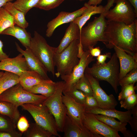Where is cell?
Returning a JSON list of instances; mask_svg holds the SVG:
<instances>
[{
    "mask_svg": "<svg viewBox=\"0 0 137 137\" xmlns=\"http://www.w3.org/2000/svg\"><path fill=\"white\" fill-rule=\"evenodd\" d=\"M104 44L107 48L119 47L137 60V20L132 24L108 21Z\"/></svg>",
    "mask_w": 137,
    "mask_h": 137,
    "instance_id": "obj_1",
    "label": "cell"
},
{
    "mask_svg": "<svg viewBox=\"0 0 137 137\" xmlns=\"http://www.w3.org/2000/svg\"><path fill=\"white\" fill-rule=\"evenodd\" d=\"M115 0H108L105 11L98 17H95L94 20L81 29L79 42L81 43L84 51L94 47L98 42L104 44L105 41L104 33L108 21L105 16L111 8L113 6Z\"/></svg>",
    "mask_w": 137,
    "mask_h": 137,
    "instance_id": "obj_2",
    "label": "cell"
},
{
    "mask_svg": "<svg viewBox=\"0 0 137 137\" xmlns=\"http://www.w3.org/2000/svg\"><path fill=\"white\" fill-rule=\"evenodd\" d=\"M119 60L114 53L107 63L103 64L94 63L91 67H87L84 73L89 74L99 80L108 82L117 94L119 85Z\"/></svg>",
    "mask_w": 137,
    "mask_h": 137,
    "instance_id": "obj_3",
    "label": "cell"
},
{
    "mask_svg": "<svg viewBox=\"0 0 137 137\" xmlns=\"http://www.w3.org/2000/svg\"><path fill=\"white\" fill-rule=\"evenodd\" d=\"M79 40H74L64 50L59 53H55L53 58L54 64L57 67V77L68 75L78 64V45Z\"/></svg>",
    "mask_w": 137,
    "mask_h": 137,
    "instance_id": "obj_4",
    "label": "cell"
},
{
    "mask_svg": "<svg viewBox=\"0 0 137 137\" xmlns=\"http://www.w3.org/2000/svg\"><path fill=\"white\" fill-rule=\"evenodd\" d=\"M29 49L54 77L55 75L53 58L56 47L50 46L42 36L35 31L31 37Z\"/></svg>",
    "mask_w": 137,
    "mask_h": 137,
    "instance_id": "obj_5",
    "label": "cell"
},
{
    "mask_svg": "<svg viewBox=\"0 0 137 137\" xmlns=\"http://www.w3.org/2000/svg\"><path fill=\"white\" fill-rule=\"evenodd\" d=\"M64 81L56 82V86L54 93L47 98L42 104L47 107L55 119L58 132H63L67 116L66 107L62 101V96Z\"/></svg>",
    "mask_w": 137,
    "mask_h": 137,
    "instance_id": "obj_6",
    "label": "cell"
},
{
    "mask_svg": "<svg viewBox=\"0 0 137 137\" xmlns=\"http://www.w3.org/2000/svg\"><path fill=\"white\" fill-rule=\"evenodd\" d=\"M47 98L25 90L20 83L0 94V101L8 102L17 107L26 104H42Z\"/></svg>",
    "mask_w": 137,
    "mask_h": 137,
    "instance_id": "obj_7",
    "label": "cell"
},
{
    "mask_svg": "<svg viewBox=\"0 0 137 137\" xmlns=\"http://www.w3.org/2000/svg\"><path fill=\"white\" fill-rule=\"evenodd\" d=\"M28 111L35 123L51 133L54 137L61 136L57 130L55 118L48 108L42 104H26L21 106Z\"/></svg>",
    "mask_w": 137,
    "mask_h": 137,
    "instance_id": "obj_8",
    "label": "cell"
},
{
    "mask_svg": "<svg viewBox=\"0 0 137 137\" xmlns=\"http://www.w3.org/2000/svg\"><path fill=\"white\" fill-rule=\"evenodd\" d=\"M115 6L107 12L105 18L109 21L123 22L130 25L137 19L134 8L127 0H115Z\"/></svg>",
    "mask_w": 137,
    "mask_h": 137,
    "instance_id": "obj_9",
    "label": "cell"
},
{
    "mask_svg": "<svg viewBox=\"0 0 137 137\" xmlns=\"http://www.w3.org/2000/svg\"><path fill=\"white\" fill-rule=\"evenodd\" d=\"M90 54L89 50L84 51L80 58L78 64L69 75L61 77L64 81L63 94H65L75 88L79 79L84 75L86 68L95 60Z\"/></svg>",
    "mask_w": 137,
    "mask_h": 137,
    "instance_id": "obj_10",
    "label": "cell"
},
{
    "mask_svg": "<svg viewBox=\"0 0 137 137\" xmlns=\"http://www.w3.org/2000/svg\"><path fill=\"white\" fill-rule=\"evenodd\" d=\"M82 123L84 126L91 133L99 137H121L118 132L98 120L94 114L85 112Z\"/></svg>",
    "mask_w": 137,
    "mask_h": 137,
    "instance_id": "obj_11",
    "label": "cell"
},
{
    "mask_svg": "<svg viewBox=\"0 0 137 137\" xmlns=\"http://www.w3.org/2000/svg\"><path fill=\"white\" fill-rule=\"evenodd\" d=\"M84 75L91 84L93 96L97 100L99 107L105 109L115 108L118 103L114 96L106 94L100 87L98 80L89 74L84 73Z\"/></svg>",
    "mask_w": 137,
    "mask_h": 137,
    "instance_id": "obj_12",
    "label": "cell"
},
{
    "mask_svg": "<svg viewBox=\"0 0 137 137\" xmlns=\"http://www.w3.org/2000/svg\"><path fill=\"white\" fill-rule=\"evenodd\" d=\"M62 99L66 108L67 115L78 126L82 128L85 127L82 123L83 117L85 111L84 104L76 102L66 94L62 95Z\"/></svg>",
    "mask_w": 137,
    "mask_h": 137,
    "instance_id": "obj_13",
    "label": "cell"
},
{
    "mask_svg": "<svg viewBox=\"0 0 137 137\" xmlns=\"http://www.w3.org/2000/svg\"><path fill=\"white\" fill-rule=\"evenodd\" d=\"M87 7L84 6L72 12L62 11L55 18L49 21L47 25L46 36L50 37L53 35L56 29L63 24L73 22L76 18L80 16L85 11Z\"/></svg>",
    "mask_w": 137,
    "mask_h": 137,
    "instance_id": "obj_14",
    "label": "cell"
},
{
    "mask_svg": "<svg viewBox=\"0 0 137 137\" xmlns=\"http://www.w3.org/2000/svg\"><path fill=\"white\" fill-rule=\"evenodd\" d=\"M23 56L20 53L15 57L3 59L0 62V70L10 72L19 76L25 71H31Z\"/></svg>",
    "mask_w": 137,
    "mask_h": 137,
    "instance_id": "obj_15",
    "label": "cell"
},
{
    "mask_svg": "<svg viewBox=\"0 0 137 137\" xmlns=\"http://www.w3.org/2000/svg\"><path fill=\"white\" fill-rule=\"evenodd\" d=\"M15 43L17 51L22 54L25 58L30 70L38 73L44 79H50L48 75V71L46 68L31 50L26 49L23 50L16 42Z\"/></svg>",
    "mask_w": 137,
    "mask_h": 137,
    "instance_id": "obj_16",
    "label": "cell"
},
{
    "mask_svg": "<svg viewBox=\"0 0 137 137\" xmlns=\"http://www.w3.org/2000/svg\"><path fill=\"white\" fill-rule=\"evenodd\" d=\"M120 64L119 80L133 69L137 68V60L120 47L113 48Z\"/></svg>",
    "mask_w": 137,
    "mask_h": 137,
    "instance_id": "obj_17",
    "label": "cell"
},
{
    "mask_svg": "<svg viewBox=\"0 0 137 137\" xmlns=\"http://www.w3.org/2000/svg\"><path fill=\"white\" fill-rule=\"evenodd\" d=\"M64 137H99L85 127L78 126L67 115L63 128Z\"/></svg>",
    "mask_w": 137,
    "mask_h": 137,
    "instance_id": "obj_18",
    "label": "cell"
},
{
    "mask_svg": "<svg viewBox=\"0 0 137 137\" xmlns=\"http://www.w3.org/2000/svg\"><path fill=\"white\" fill-rule=\"evenodd\" d=\"M85 112L94 114H101L116 118L119 121L123 123H127L132 116L131 110L123 112L117 110L115 108L105 109L98 107L85 109Z\"/></svg>",
    "mask_w": 137,
    "mask_h": 137,
    "instance_id": "obj_19",
    "label": "cell"
},
{
    "mask_svg": "<svg viewBox=\"0 0 137 137\" xmlns=\"http://www.w3.org/2000/svg\"><path fill=\"white\" fill-rule=\"evenodd\" d=\"M80 32L78 25L73 22H70L59 46L56 47V53H59L65 48L73 41L79 40Z\"/></svg>",
    "mask_w": 137,
    "mask_h": 137,
    "instance_id": "obj_20",
    "label": "cell"
},
{
    "mask_svg": "<svg viewBox=\"0 0 137 137\" xmlns=\"http://www.w3.org/2000/svg\"><path fill=\"white\" fill-rule=\"evenodd\" d=\"M1 34L10 35L17 38L26 49H29L31 37L30 34L25 28L18 25L9 27Z\"/></svg>",
    "mask_w": 137,
    "mask_h": 137,
    "instance_id": "obj_21",
    "label": "cell"
},
{
    "mask_svg": "<svg viewBox=\"0 0 137 137\" xmlns=\"http://www.w3.org/2000/svg\"><path fill=\"white\" fill-rule=\"evenodd\" d=\"M84 6L87 7L85 11L80 16L76 18L73 21L78 26L80 32L83 26L91 17L95 14H101L106 8V6L92 5L88 4L85 3Z\"/></svg>",
    "mask_w": 137,
    "mask_h": 137,
    "instance_id": "obj_22",
    "label": "cell"
},
{
    "mask_svg": "<svg viewBox=\"0 0 137 137\" xmlns=\"http://www.w3.org/2000/svg\"><path fill=\"white\" fill-rule=\"evenodd\" d=\"M19 78L20 83L27 91L44 80L39 73L33 71H25L19 76Z\"/></svg>",
    "mask_w": 137,
    "mask_h": 137,
    "instance_id": "obj_23",
    "label": "cell"
},
{
    "mask_svg": "<svg viewBox=\"0 0 137 137\" xmlns=\"http://www.w3.org/2000/svg\"><path fill=\"white\" fill-rule=\"evenodd\" d=\"M56 84V82L53 81L50 79H44L32 87L28 91L34 94H40L47 98L54 93Z\"/></svg>",
    "mask_w": 137,
    "mask_h": 137,
    "instance_id": "obj_24",
    "label": "cell"
},
{
    "mask_svg": "<svg viewBox=\"0 0 137 137\" xmlns=\"http://www.w3.org/2000/svg\"><path fill=\"white\" fill-rule=\"evenodd\" d=\"M12 16L15 24L21 27L26 28L29 23L26 19L24 13L16 8L12 2H8L3 7Z\"/></svg>",
    "mask_w": 137,
    "mask_h": 137,
    "instance_id": "obj_25",
    "label": "cell"
},
{
    "mask_svg": "<svg viewBox=\"0 0 137 137\" xmlns=\"http://www.w3.org/2000/svg\"><path fill=\"white\" fill-rule=\"evenodd\" d=\"M20 83L19 76L12 73L5 71L0 78V94L4 91Z\"/></svg>",
    "mask_w": 137,
    "mask_h": 137,
    "instance_id": "obj_26",
    "label": "cell"
},
{
    "mask_svg": "<svg viewBox=\"0 0 137 137\" xmlns=\"http://www.w3.org/2000/svg\"><path fill=\"white\" fill-rule=\"evenodd\" d=\"M99 120L104 123L112 129L124 134L126 131L127 123H123L116 120L114 118L101 114H95Z\"/></svg>",
    "mask_w": 137,
    "mask_h": 137,
    "instance_id": "obj_27",
    "label": "cell"
},
{
    "mask_svg": "<svg viewBox=\"0 0 137 137\" xmlns=\"http://www.w3.org/2000/svg\"><path fill=\"white\" fill-rule=\"evenodd\" d=\"M0 113L9 117L16 124L20 117L18 107L6 101H0Z\"/></svg>",
    "mask_w": 137,
    "mask_h": 137,
    "instance_id": "obj_28",
    "label": "cell"
},
{
    "mask_svg": "<svg viewBox=\"0 0 137 137\" xmlns=\"http://www.w3.org/2000/svg\"><path fill=\"white\" fill-rule=\"evenodd\" d=\"M24 135L27 137H54L50 132L36 123L30 124L29 127L25 132Z\"/></svg>",
    "mask_w": 137,
    "mask_h": 137,
    "instance_id": "obj_29",
    "label": "cell"
},
{
    "mask_svg": "<svg viewBox=\"0 0 137 137\" xmlns=\"http://www.w3.org/2000/svg\"><path fill=\"white\" fill-rule=\"evenodd\" d=\"M15 25L11 15L3 7L0 8V35L7 28Z\"/></svg>",
    "mask_w": 137,
    "mask_h": 137,
    "instance_id": "obj_30",
    "label": "cell"
},
{
    "mask_svg": "<svg viewBox=\"0 0 137 137\" xmlns=\"http://www.w3.org/2000/svg\"><path fill=\"white\" fill-rule=\"evenodd\" d=\"M40 0H16L13 3L14 6L23 12L25 15L28 12L35 7Z\"/></svg>",
    "mask_w": 137,
    "mask_h": 137,
    "instance_id": "obj_31",
    "label": "cell"
},
{
    "mask_svg": "<svg viewBox=\"0 0 137 137\" xmlns=\"http://www.w3.org/2000/svg\"><path fill=\"white\" fill-rule=\"evenodd\" d=\"M75 88L83 92L87 96H93L91 84L84 74L77 82Z\"/></svg>",
    "mask_w": 137,
    "mask_h": 137,
    "instance_id": "obj_32",
    "label": "cell"
},
{
    "mask_svg": "<svg viewBox=\"0 0 137 137\" xmlns=\"http://www.w3.org/2000/svg\"><path fill=\"white\" fill-rule=\"evenodd\" d=\"M16 124L8 116L0 113V131L16 130Z\"/></svg>",
    "mask_w": 137,
    "mask_h": 137,
    "instance_id": "obj_33",
    "label": "cell"
},
{
    "mask_svg": "<svg viewBox=\"0 0 137 137\" xmlns=\"http://www.w3.org/2000/svg\"><path fill=\"white\" fill-rule=\"evenodd\" d=\"M65 0H40L35 7L48 11L59 6Z\"/></svg>",
    "mask_w": 137,
    "mask_h": 137,
    "instance_id": "obj_34",
    "label": "cell"
},
{
    "mask_svg": "<svg viewBox=\"0 0 137 137\" xmlns=\"http://www.w3.org/2000/svg\"><path fill=\"white\" fill-rule=\"evenodd\" d=\"M137 81V68L131 71L124 77L119 80V84L121 87L135 84Z\"/></svg>",
    "mask_w": 137,
    "mask_h": 137,
    "instance_id": "obj_35",
    "label": "cell"
},
{
    "mask_svg": "<svg viewBox=\"0 0 137 137\" xmlns=\"http://www.w3.org/2000/svg\"><path fill=\"white\" fill-rule=\"evenodd\" d=\"M121 107L131 110L135 105H137V94L134 93L131 94L124 99L120 100Z\"/></svg>",
    "mask_w": 137,
    "mask_h": 137,
    "instance_id": "obj_36",
    "label": "cell"
},
{
    "mask_svg": "<svg viewBox=\"0 0 137 137\" xmlns=\"http://www.w3.org/2000/svg\"><path fill=\"white\" fill-rule=\"evenodd\" d=\"M134 84H132L122 87L121 91L118 96L119 101L123 100L130 95L135 93V91L136 90V86Z\"/></svg>",
    "mask_w": 137,
    "mask_h": 137,
    "instance_id": "obj_37",
    "label": "cell"
},
{
    "mask_svg": "<svg viewBox=\"0 0 137 137\" xmlns=\"http://www.w3.org/2000/svg\"><path fill=\"white\" fill-rule=\"evenodd\" d=\"M64 94L68 95L76 102L83 104H84L87 96L83 92L75 88L67 93Z\"/></svg>",
    "mask_w": 137,
    "mask_h": 137,
    "instance_id": "obj_38",
    "label": "cell"
},
{
    "mask_svg": "<svg viewBox=\"0 0 137 137\" xmlns=\"http://www.w3.org/2000/svg\"><path fill=\"white\" fill-rule=\"evenodd\" d=\"M84 104L85 109L99 107L97 101L93 96H87Z\"/></svg>",
    "mask_w": 137,
    "mask_h": 137,
    "instance_id": "obj_39",
    "label": "cell"
},
{
    "mask_svg": "<svg viewBox=\"0 0 137 137\" xmlns=\"http://www.w3.org/2000/svg\"><path fill=\"white\" fill-rule=\"evenodd\" d=\"M17 124L18 129L20 132L22 133L27 131L30 125L27 119L24 116L20 117Z\"/></svg>",
    "mask_w": 137,
    "mask_h": 137,
    "instance_id": "obj_40",
    "label": "cell"
},
{
    "mask_svg": "<svg viewBox=\"0 0 137 137\" xmlns=\"http://www.w3.org/2000/svg\"><path fill=\"white\" fill-rule=\"evenodd\" d=\"M22 133L16 130L8 131H0V137H21Z\"/></svg>",
    "mask_w": 137,
    "mask_h": 137,
    "instance_id": "obj_41",
    "label": "cell"
},
{
    "mask_svg": "<svg viewBox=\"0 0 137 137\" xmlns=\"http://www.w3.org/2000/svg\"><path fill=\"white\" fill-rule=\"evenodd\" d=\"M111 53L110 52L106 53L105 54L100 55L97 58L96 63L98 64H103L106 63L105 62L107 58H111Z\"/></svg>",
    "mask_w": 137,
    "mask_h": 137,
    "instance_id": "obj_42",
    "label": "cell"
},
{
    "mask_svg": "<svg viewBox=\"0 0 137 137\" xmlns=\"http://www.w3.org/2000/svg\"><path fill=\"white\" fill-rule=\"evenodd\" d=\"M130 124L131 129V131L136 136L137 134V119L132 116L128 122Z\"/></svg>",
    "mask_w": 137,
    "mask_h": 137,
    "instance_id": "obj_43",
    "label": "cell"
},
{
    "mask_svg": "<svg viewBox=\"0 0 137 137\" xmlns=\"http://www.w3.org/2000/svg\"><path fill=\"white\" fill-rule=\"evenodd\" d=\"M89 52L93 57H97L100 55L101 50L99 47H90L89 49Z\"/></svg>",
    "mask_w": 137,
    "mask_h": 137,
    "instance_id": "obj_44",
    "label": "cell"
},
{
    "mask_svg": "<svg viewBox=\"0 0 137 137\" xmlns=\"http://www.w3.org/2000/svg\"><path fill=\"white\" fill-rule=\"evenodd\" d=\"M3 43L0 40V61L9 57L4 52L3 49Z\"/></svg>",
    "mask_w": 137,
    "mask_h": 137,
    "instance_id": "obj_45",
    "label": "cell"
},
{
    "mask_svg": "<svg viewBox=\"0 0 137 137\" xmlns=\"http://www.w3.org/2000/svg\"><path fill=\"white\" fill-rule=\"evenodd\" d=\"M78 57L79 59L81 57L84 53L82 46L80 42H79L78 45Z\"/></svg>",
    "mask_w": 137,
    "mask_h": 137,
    "instance_id": "obj_46",
    "label": "cell"
},
{
    "mask_svg": "<svg viewBox=\"0 0 137 137\" xmlns=\"http://www.w3.org/2000/svg\"><path fill=\"white\" fill-rule=\"evenodd\" d=\"M103 0H89L87 4L90 5H97L100 4Z\"/></svg>",
    "mask_w": 137,
    "mask_h": 137,
    "instance_id": "obj_47",
    "label": "cell"
},
{
    "mask_svg": "<svg viewBox=\"0 0 137 137\" xmlns=\"http://www.w3.org/2000/svg\"><path fill=\"white\" fill-rule=\"evenodd\" d=\"M134 8L135 13L137 15V0H127Z\"/></svg>",
    "mask_w": 137,
    "mask_h": 137,
    "instance_id": "obj_48",
    "label": "cell"
},
{
    "mask_svg": "<svg viewBox=\"0 0 137 137\" xmlns=\"http://www.w3.org/2000/svg\"><path fill=\"white\" fill-rule=\"evenodd\" d=\"M131 110L132 116L135 119H137V105L133 107Z\"/></svg>",
    "mask_w": 137,
    "mask_h": 137,
    "instance_id": "obj_49",
    "label": "cell"
},
{
    "mask_svg": "<svg viewBox=\"0 0 137 137\" xmlns=\"http://www.w3.org/2000/svg\"><path fill=\"white\" fill-rule=\"evenodd\" d=\"M123 135L125 137H135L136 136V135L131 131L127 129Z\"/></svg>",
    "mask_w": 137,
    "mask_h": 137,
    "instance_id": "obj_50",
    "label": "cell"
},
{
    "mask_svg": "<svg viewBox=\"0 0 137 137\" xmlns=\"http://www.w3.org/2000/svg\"><path fill=\"white\" fill-rule=\"evenodd\" d=\"M13 0H0V8L6 3L12 2Z\"/></svg>",
    "mask_w": 137,
    "mask_h": 137,
    "instance_id": "obj_51",
    "label": "cell"
},
{
    "mask_svg": "<svg viewBox=\"0 0 137 137\" xmlns=\"http://www.w3.org/2000/svg\"><path fill=\"white\" fill-rule=\"evenodd\" d=\"M4 72H0V78L3 75Z\"/></svg>",
    "mask_w": 137,
    "mask_h": 137,
    "instance_id": "obj_52",
    "label": "cell"
},
{
    "mask_svg": "<svg viewBox=\"0 0 137 137\" xmlns=\"http://www.w3.org/2000/svg\"><path fill=\"white\" fill-rule=\"evenodd\" d=\"M79 0L80 1H84L86 0Z\"/></svg>",
    "mask_w": 137,
    "mask_h": 137,
    "instance_id": "obj_53",
    "label": "cell"
},
{
    "mask_svg": "<svg viewBox=\"0 0 137 137\" xmlns=\"http://www.w3.org/2000/svg\"></svg>",
    "mask_w": 137,
    "mask_h": 137,
    "instance_id": "obj_54",
    "label": "cell"
}]
</instances>
